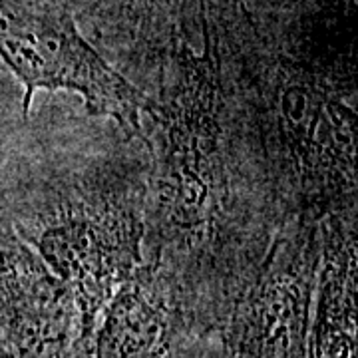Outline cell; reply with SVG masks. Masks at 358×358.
Returning a JSON list of instances; mask_svg holds the SVG:
<instances>
[{"label":"cell","mask_w":358,"mask_h":358,"mask_svg":"<svg viewBox=\"0 0 358 358\" xmlns=\"http://www.w3.org/2000/svg\"><path fill=\"white\" fill-rule=\"evenodd\" d=\"M320 225L293 221L219 329V358H307Z\"/></svg>","instance_id":"5"},{"label":"cell","mask_w":358,"mask_h":358,"mask_svg":"<svg viewBox=\"0 0 358 358\" xmlns=\"http://www.w3.org/2000/svg\"><path fill=\"white\" fill-rule=\"evenodd\" d=\"M76 16L78 0H0V60L22 86L24 120L40 90L72 92L86 115L141 138L152 96L84 36Z\"/></svg>","instance_id":"4"},{"label":"cell","mask_w":358,"mask_h":358,"mask_svg":"<svg viewBox=\"0 0 358 358\" xmlns=\"http://www.w3.org/2000/svg\"><path fill=\"white\" fill-rule=\"evenodd\" d=\"M150 96L141 265L217 336L281 231L265 166L205 30Z\"/></svg>","instance_id":"1"},{"label":"cell","mask_w":358,"mask_h":358,"mask_svg":"<svg viewBox=\"0 0 358 358\" xmlns=\"http://www.w3.org/2000/svg\"><path fill=\"white\" fill-rule=\"evenodd\" d=\"M275 4L301 8V10H338V13H357V0H271Z\"/></svg>","instance_id":"10"},{"label":"cell","mask_w":358,"mask_h":358,"mask_svg":"<svg viewBox=\"0 0 358 358\" xmlns=\"http://www.w3.org/2000/svg\"><path fill=\"white\" fill-rule=\"evenodd\" d=\"M74 294L18 237L0 209V358H70Z\"/></svg>","instance_id":"7"},{"label":"cell","mask_w":358,"mask_h":358,"mask_svg":"<svg viewBox=\"0 0 358 358\" xmlns=\"http://www.w3.org/2000/svg\"><path fill=\"white\" fill-rule=\"evenodd\" d=\"M203 30L253 128L281 229L358 213L355 13L211 0Z\"/></svg>","instance_id":"2"},{"label":"cell","mask_w":358,"mask_h":358,"mask_svg":"<svg viewBox=\"0 0 358 358\" xmlns=\"http://www.w3.org/2000/svg\"><path fill=\"white\" fill-rule=\"evenodd\" d=\"M148 171L143 140L115 124L64 122L52 131L28 126L0 157V209L70 287L76 343L143 263Z\"/></svg>","instance_id":"3"},{"label":"cell","mask_w":358,"mask_h":358,"mask_svg":"<svg viewBox=\"0 0 358 358\" xmlns=\"http://www.w3.org/2000/svg\"><path fill=\"white\" fill-rule=\"evenodd\" d=\"M358 213L320 223V261L307 358H357Z\"/></svg>","instance_id":"9"},{"label":"cell","mask_w":358,"mask_h":358,"mask_svg":"<svg viewBox=\"0 0 358 358\" xmlns=\"http://www.w3.org/2000/svg\"><path fill=\"white\" fill-rule=\"evenodd\" d=\"M209 2L78 0V14L120 66L154 92L181 52L199 50Z\"/></svg>","instance_id":"8"},{"label":"cell","mask_w":358,"mask_h":358,"mask_svg":"<svg viewBox=\"0 0 358 358\" xmlns=\"http://www.w3.org/2000/svg\"><path fill=\"white\" fill-rule=\"evenodd\" d=\"M70 358H219V341L166 279L141 265L108 299Z\"/></svg>","instance_id":"6"}]
</instances>
